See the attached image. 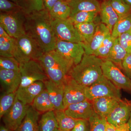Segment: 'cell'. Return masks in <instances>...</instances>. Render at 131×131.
<instances>
[{"label": "cell", "instance_id": "1", "mask_svg": "<svg viewBox=\"0 0 131 131\" xmlns=\"http://www.w3.org/2000/svg\"><path fill=\"white\" fill-rule=\"evenodd\" d=\"M49 11L43 10L26 15V33L39 45L44 52L55 50L57 41Z\"/></svg>", "mask_w": 131, "mask_h": 131}, {"label": "cell", "instance_id": "2", "mask_svg": "<svg viewBox=\"0 0 131 131\" xmlns=\"http://www.w3.org/2000/svg\"><path fill=\"white\" fill-rule=\"evenodd\" d=\"M103 61L102 59L94 55L84 54L80 63L73 66L68 75L84 87L90 86L103 77Z\"/></svg>", "mask_w": 131, "mask_h": 131}, {"label": "cell", "instance_id": "3", "mask_svg": "<svg viewBox=\"0 0 131 131\" xmlns=\"http://www.w3.org/2000/svg\"><path fill=\"white\" fill-rule=\"evenodd\" d=\"M44 53L39 45L26 34L15 39L13 56L19 63L38 61Z\"/></svg>", "mask_w": 131, "mask_h": 131}, {"label": "cell", "instance_id": "4", "mask_svg": "<svg viewBox=\"0 0 131 131\" xmlns=\"http://www.w3.org/2000/svg\"><path fill=\"white\" fill-rule=\"evenodd\" d=\"M20 64L21 82L19 88L27 86L35 82H44L49 79L39 61L31 60Z\"/></svg>", "mask_w": 131, "mask_h": 131}, {"label": "cell", "instance_id": "5", "mask_svg": "<svg viewBox=\"0 0 131 131\" xmlns=\"http://www.w3.org/2000/svg\"><path fill=\"white\" fill-rule=\"evenodd\" d=\"M26 15L23 11L13 13L1 12L0 25L10 37L18 38L26 34L25 27Z\"/></svg>", "mask_w": 131, "mask_h": 131}, {"label": "cell", "instance_id": "6", "mask_svg": "<svg viewBox=\"0 0 131 131\" xmlns=\"http://www.w3.org/2000/svg\"><path fill=\"white\" fill-rule=\"evenodd\" d=\"M120 90L103 75L98 81L90 86L85 87V92L87 99L90 101L105 97L121 100Z\"/></svg>", "mask_w": 131, "mask_h": 131}, {"label": "cell", "instance_id": "7", "mask_svg": "<svg viewBox=\"0 0 131 131\" xmlns=\"http://www.w3.org/2000/svg\"><path fill=\"white\" fill-rule=\"evenodd\" d=\"M51 24L57 39L73 43L82 42V39L74 25L69 18L51 19Z\"/></svg>", "mask_w": 131, "mask_h": 131}, {"label": "cell", "instance_id": "8", "mask_svg": "<svg viewBox=\"0 0 131 131\" xmlns=\"http://www.w3.org/2000/svg\"><path fill=\"white\" fill-rule=\"evenodd\" d=\"M103 75L118 88L131 91V79L121 68L111 61H103L102 66Z\"/></svg>", "mask_w": 131, "mask_h": 131}, {"label": "cell", "instance_id": "9", "mask_svg": "<svg viewBox=\"0 0 131 131\" xmlns=\"http://www.w3.org/2000/svg\"><path fill=\"white\" fill-rule=\"evenodd\" d=\"M30 106L25 105L16 96L12 108L2 117L5 126L11 130L15 131L24 120Z\"/></svg>", "mask_w": 131, "mask_h": 131}, {"label": "cell", "instance_id": "10", "mask_svg": "<svg viewBox=\"0 0 131 131\" xmlns=\"http://www.w3.org/2000/svg\"><path fill=\"white\" fill-rule=\"evenodd\" d=\"M85 87L81 85L68 75L64 82L63 104L65 109L71 104L86 100Z\"/></svg>", "mask_w": 131, "mask_h": 131}, {"label": "cell", "instance_id": "11", "mask_svg": "<svg viewBox=\"0 0 131 131\" xmlns=\"http://www.w3.org/2000/svg\"><path fill=\"white\" fill-rule=\"evenodd\" d=\"M38 61L44 68L61 70L68 75L74 66L73 63L56 50L45 52Z\"/></svg>", "mask_w": 131, "mask_h": 131}, {"label": "cell", "instance_id": "12", "mask_svg": "<svg viewBox=\"0 0 131 131\" xmlns=\"http://www.w3.org/2000/svg\"><path fill=\"white\" fill-rule=\"evenodd\" d=\"M55 50L62 54L74 65L81 61L85 51L81 43H73L57 39Z\"/></svg>", "mask_w": 131, "mask_h": 131}, {"label": "cell", "instance_id": "13", "mask_svg": "<svg viewBox=\"0 0 131 131\" xmlns=\"http://www.w3.org/2000/svg\"><path fill=\"white\" fill-rule=\"evenodd\" d=\"M131 112V102L121 100L106 118L108 124L115 127L126 124Z\"/></svg>", "mask_w": 131, "mask_h": 131}, {"label": "cell", "instance_id": "14", "mask_svg": "<svg viewBox=\"0 0 131 131\" xmlns=\"http://www.w3.org/2000/svg\"><path fill=\"white\" fill-rule=\"evenodd\" d=\"M0 81L4 92H16L21 83V73L20 70L0 69Z\"/></svg>", "mask_w": 131, "mask_h": 131}, {"label": "cell", "instance_id": "15", "mask_svg": "<svg viewBox=\"0 0 131 131\" xmlns=\"http://www.w3.org/2000/svg\"><path fill=\"white\" fill-rule=\"evenodd\" d=\"M64 110L68 116L76 119L89 120L94 112L91 101L88 99L71 104Z\"/></svg>", "mask_w": 131, "mask_h": 131}, {"label": "cell", "instance_id": "16", "mask_svg": "<svg viewBox=\"0 0 131 131\" xmlns=\"http://www.w3.org/2000/svg\"><path fill=\"white\" fill-rule=\"evenodd\" d=\"M110 33H111L110 30L105 24L98 23L94 34L90 42L87 43H81L84 48L85 54L88 55H93L106 37Z\"/></svg>", "mask_w": 131, "mask_h": 131}, {"label": "cell", "instance_id": "17", "mask_svg": "<svg viewBox=\"0 0 131 131\" xmlns=\"http://www.w3.org/2000/svg\"><path fill=\"white\" fill-rule=\"evenodd\" d=\"M45 89L44 82H35L27 86L19 88L16 92V96L25 105H30L38 95Z\"/></svg>", "mask_w": 131, "mask_h": 131}, {"label": "cell", "instance_id": "18", "mask_svg": "<svg viewBox=\"0 0 131 131\" xmlns=\"http://www.w3.org/2000/svg\"><path fill=\"white\" fill-rule=\"evenodd\" d=\"M44 83L55 110H64L63 104L64 83L57 84L49 79Z\"/></svg>", "mask_w": 131, "mask_h": 131}, {"label": "cell", "instance_id": "19", "mask_svg": "<svg viewBox=\"0 0 131 131\" xmlns=\"http://www.w3.org/2000/svg\"><path fill=\"white\" fill-rule=\"evenodd\" d=\"M121 100L112 97H105L96 98L91 102L95 112L106 118Z\"/></svg>", "mask_w": 131, "mask_h": 131}, {"label": "cell", "instance_id": "20", "mask_svg": "<svg viewBox=\"0 0 131 131\" xmlns=\"http://www.w3.org/2000/svg\"><path fill=\"white\" fill-rule=\"evenodd\" d=\"M68 2L71 10L70 16L81 12L99 13L100 10L101 4L97 0H71Z\"/></svg>", "mask_w": 131, "mask_h": 131}, {"label": "cell", "instance_id": "21", "mask_svg": "<svg viewBox=\"0 0 131 131\" xmlns=\"http://www.w3.org/2000/svg\"><path fill=\"white\" fill-rule=\"evenodd\" d=\"M99 13L102 23L105 24L112 32L119 17L111 6L109 0H105L101 4Z\"/></svg>", "mask_w": 131, "mask_h": 131}, {"label": "cell", "instance_id": "22", "mask_svg": "<svg viewBox=\"0 0 131 131\" xmlns=\"http://www.w3.org/2000/svg\"><path fill=\"white\" fill-rule=\"evenodd\" d=\"M40 113L30 106L25 117L19 127L14 131H38Z\"/></svg>", "mask_w": 131, "mask_h": 131}, {"label": "cell", "instance_id": "23", "mask_svg": "<svg viewBox=\"0 0 131 131\" xmlns=\"http://www.w3.org/2000/svg\"><path fill=\"white\" fill-rule=\"evenodd\" d=\"M31 106L40 113H45L48 111L55 110V108L46 89L38 95L34 101Z\"/></svg>", "mask_w": 131, "mask_h": 131}, {"label": "cell", "instance_id": "24", "mask_svg": "<svg viewBox=\"0 0 131 131\" xmlns=\"http://www.w3.org/2000/svg\"><path fill=\"white\" fill-rule=\"evenodd\" d=\"M38 131H57L59 129L54 110L44 113L38 122Z\"/></svg>", "mask_w": 131, "mask_h": 131}, {"label": "cell", "instance_id": "25", "mask_svg": "<svg viewBox=\"0 0 131 131\" xmlns=\"http://www.w3.org/2000/svg\"><path fill=\"white\" fill-rule=\"evenodd\" d=\"M49 13L52 19H66L70 16L71 10L68 2L65 0H59Z\"/></svg>", "mask_w": 131, "mask_h": 131}, {"label": "cell", "instance_id": "26", "mask_svg": "<svg viewBox=\"0 0 131 131\" xmlns=\"http://www.w3.org/2000/svg\"><path fill=\"white\" fill-rule=\"evenodd\" d=\"M128 53L120 44L118 38L115 39L113 46L111 50L109 56L103 61H109L113 62L119 66L121 69L123 60Z\"/></svg>", "mask_w": 131, "mask_h": 131}, {"label": "cell", "instance_id": "27", "mask_svg": "<svg viewBox=\"0 0 131 131\" xmlns=\"http://www.w3.org/2000/svg\"><path fill=\"white\" fill-rule=\"evenodd\" d=\"M59 129L63 131H71L74 128L78 120L68 116L64 110H54Z\"/></svg>", "mask_w": 131, "mask_h": 131}, {"label": "cell", "instance_id": "28", "mask_svg": "<svg viewBox=\"0 0 131 131\" xmlns=\"http://www.w3.org/2000/svg\"><path fill=\"white\" fill-rule=\"evenodd\" d=\"M131 30V13L119 17L114 25L111 34L113 37L117 38L120 35Z\"/></svg>", "mask_w": 131, "mask_h": 131}, {"label": "cell", "instance_id": "29", "mask_svg": "<svg viewBox=\"0 0 131 131\" xmlns=\"http://www.w3.org/2000/svg\"><path fill=\"white\" fill-rule=\"evenodd\" d=\"M97 24L94 21L74 25L82 39V43H87L90 42L95 32Z\"/></svg>", "mask_w": 131, "mask_h": 131}, {"label": "cell", "instance_id": "30", "mask_svg": "<svg viewBox=\"0 0 131 131\" xmlns=\"http://www.w3.org/2000/svg\"><path fill=\"white\" fill-rule=\"evenodd\" d=\"M18 5L26 15L45 8L43 0H19Z\"/></svg>", "mask_w": 131, "mask_h": 131}, {"label": "cell", "instance_id": "31", "mask_svg": "<svg viewBox=\"0 0 131 131\" xmlns=\"http://www.w3.org/2000/svg\"><path fill=\"white\" fill-rule=\"evenodd\" d=\"M115 39L113 37L111 33L106 37L99 48L95 51L93 55L105 60L108 57L113 46Z\"/></svg>", "mask_w": 131, "mask_h": 131}, {"label": "cell", "instance_id": "32", "mask_svg": "<svg viewBox=\"0 0 131 131\" xmlns=\"http://www.w3.org/2000/svg\"><path fill=\"white\" fill-rule=\"evenodd\" d=\"M15 38L11 37H0V56L6 57H13Z\"/></svg>", "mask_w": 131, "mask_h": 131}, {"label": "cell", "instance_id": "33", "mask_svg": "<svg viewBox=\"0 0 131 131\" xmlns=\"http://www.w3.org/2000/svg\"><path fill=\"white\" fill-rule=\"evenodd\" d=\"M16 96V92L13 93H4L0 98V118L7 112L14 103Z\"/></svg>", "mask_w": 131, "mask_h": 131}, {"label": "cell", "instance_id": "34", "mask_svg": "<svg viewBox=\"0 0 131 131\" xmlns=\"http://www.w3.org/2000/svg\"><path fill=\"white\" fill-rule=\"evenodd\" d=\"M98 13L94 12H81L71 15L69 19L74 25L93 22Z\"/></svg>", "mask_w": 131, "mask_h": 131}, {"label": "cell", "instance_id": "35", "mask_svg": "<svg viewBox=\"0 0 131 131\" xmlns=\"http://www.w3.org/2000/svg\"><path fill=\"white\" fill-rule=\"evenodd\" d=\"M90 124V131H105L107 121L105 117L94 112L89 119Z\"/></svg>", "mask_w": 131, "mask_h": 131}, {"label": "cell", "instance_id": "36", "mask_svg": "<svg viewBox=\"0 0 131 131\" xmlns=\"http://www.w3.org/2000/svg\"><path fill=\"white\" fill-rule=\"evenodd\" d=\"M49 80L58 84H64L68 74L62 70L51 68H44Z\"/></svg>", "mask_w": 131, "mask_h": 131}, {"label": "cell", "instance_id": "37", "mask_svg": "<svg viewBox=\"0 0 131 131\" xmlns=\"http://www.w3.org/2000/svg\"><path fill=\"white\" fill-rule=\"evenodd\" d=\"M110 4L119 17L125 16L131 13V7L122 0H109Z\"/></svg>", "mask_w": 131, "mask_h": 131}, {"label": "cell", "instance_id": "38", "mask_svg": "<svg viewBox=\"0 0 131 131\" xmlns=\"http://www.w3.org/2000/svg\"><path fill=\"white\" fill-rule=\"evenodd\" d=\"M19 62L14 57H0V69L19 70Z\"/></svg>", "mask_w": 131, "mask_h": 131}, {"label": "cell", "instance_id": "39", "mask_svg": "<svg viewBox=\"0 0 131 131\" xmlns=\"http://www.w3.org/2000/svg\"><path fill=\"white\" fill-rule=\"evenodd\" d=\"M0 10L2 13H13L22 11L18 4L9 0H0Z\"/></svg>", "mask_w": 131, "mask_h": 131}, {"label": "cell", "instance_id": "40", "mask_svg": "<svg viewBox=\"0 0 131 131\" xmlns=\"http://www.w3.org/2000/svg\"><path fill=\"white\" fill-rule=\"evenodd\" d=\"M118 39L120 44L127 53H131V30L120 35Z\"/></svg>", "mask_w": 131, "mask_h": 131}, {"label": "cell", "instance_id": "41", "mask_svg": "<svg viewBox=\"0 0 131 131\" xmlns=\"http://www.w3.org/2000/svg\"><path fill=\"white\" fill-rule=\"evenodd\" d=\"M89 120L78 119L73 129L71 131H90Z\"/></svg>", "mask_w": 131, "mask_h": 131}, {"label": "cell", "instance_id": "42", "mask_svg": "<svg viewBox=\"0 0 131 131\" xmlns=\"http://www.w3.org/2000/svg\"><path fill=\"white\" fill-rule=\"evenodd\" d=\"M121 69L126 75L131 79V53H128L123 60Z\"/></svg>", "mask_w": 131, "mask_h": 131}, {"label": "cell", "instance_id": "43", "mask_svg": "<svg viewBox=\"0 0 131 131\" xmlns=\"http://www.w3.org/2000/svg\"><path fill=\"white\" fill-rule=\"evenodd\" d=\"M59 0H43L45 8L50 11Z\"/></svg>", "mask_w": 131, "mask_h": 131}, {"label": "cell", "instance_id": "44", "mask_svg": "<svg viewBox=\"0 0 131 131\" xmlns=\"http://www.w3.org/2000/svg\"><path fill=\"white\" fill-rule=\"evenodd\" d=\"M115 131H130L127 123L115 127Z\"/></svg>", "mask_w": 131, "mask_h": 131}, {"label": "cell", "instance_id": "45", "mask_svg": "<svg viewBox=\"0 0 131 131\" xmlns=\"http://www.w3.org/2000/svg\"><path fill=\"white\" fill-rule=\"evenodd\" d=\"M10 37V36L7 33L2 26L0 25V37Z\"/></svg>", "mask_w": 131, "mask_h": 131}, {"label": "cell", "instance_id": "46", "mask_svg": "<svg viewBox=\"0 0 131 131\" xmlns=\"http://www.w3.org/2000/svg\"><path fill=\"white\" fill-rule=\"evenodd\" d=\"M115 127L107 123L105 131H115Z\"/></svg>", "mask_w": 131, "mask_h": 131}, {"label": "cell", "instance_id": "47", "mask_svg": "<svg viewBox=\"0 0 131 131\" xmlns=\"http://www.w3.org/2000/svg\"><path fill=\"white\" fill-rule=\"evenodd\" d=\"M0 131H13L6 127L5 126L1 125L0 127Z\"/></svg>", "mask_w": 131, "mask_h": 131}, {"label": "cell", "instance_id": "48", "mask_svg": "<svg viewBox=\"0 0 131 131\" xmlns=\"http://www.w3.org/2000/svg\"><path fill=\"white\" fill-rule=\"evenodd\" d=\"M127 124H128V126H129V130L131 131V112L130 114V117H129Z\"/></svg>", "mask_w": 131, "mask_h": 131}, {"label": "cell", "instance_id": "49", "mask_svg": "<svg viewBox=\"0 0 131 131\" xmlns=\"http://www.w3.org/2000/svg\"><path fill=\"white\" fill-rule=\"evenodd\" d=\"M125 3L131 7V0H122Z\"/></svg>", "mask_w": 131, "mask_h": 131}, {"label": "cell", "instance_id": "50", "mask_svg": "<svg viewBox=\"0 0 131 131\" xmlns=\"http://www.w3.org/2000/svg\"><path fill=\"white\" fill-rule=\"evenodd\" d=\"M9 1H11L15 3L18 5L19 0H9Z\"/></svg>", "mask_w": 131, "mask_h": 131}, {"label": "cell", "instance_id": "51", "mask_svg": "<svg viewBox=\"0 0 131 131\" xmlns=\"http://www.w3.org/2000/svg\"><path fill=\"white\" fill-rule=\"evenodd\" d=\"M67 2L70 1H71V0H65Z\"/></svg>", "mask_w": 131, "mask_h": 131}, {"label": "cell", "instance_id": "52", "mask_svg": "<svg viewBox=\"0 0 131 131\" xmlns=\"http://www.w3.org/2000/svg\"><path fill=\"white\" fill-rule=\"evenodd\" d=\"M57 131H63L62 130H60V129H59Z\"/></svg>", "mask_w": 131, "mask_h": 131}]
</instances>
